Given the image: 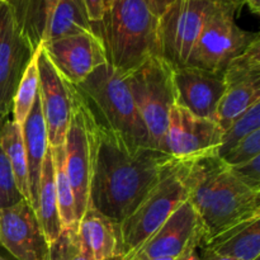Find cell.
I'll list each match as a JSON object with an SVG mask.
<instances>
[{
  "instance_id": "cell-7",
  "label": "cell",
  "mask_w": 260,
  "mask_h": 260,
  "mask_svg": "<svg viewBox=\"0 0 260 260\" xmlns=\"http://www.w3.org/2000/svg\"><path fill=\"white\" fill-rule=\"evenodd\" d=\"M183 162L162 178L136 210L118 225L119 256L124 260L139 250L173 212L188 201L182 178Z\"/></svg>"
},
{
  "instance_id": "cell-42",
  "label": "cell",
  "mask_w": 260,
  "mask_h": 260,
  "mask_svg": "<svg viewBox=\"0 0 260 260\" xmlns=\"http://www.w3.org/2000/svg\"><path fill=\"white\" fill-rule=\"evenodd\" d=\"M3 2H5V0H0V3H3Z\"/></svg>"
},
{
  "instance_id": "cell-5",
  "label": "cell",
  "mask_w": 260,
  "mask_h": 260,
  "mask_svg": "<svg viewBox=\"0 0 260 260\" xmlns=\"http://www.w3.org/2000/svg\"><path fill=\"white\" fill-rule=\"evenodd\" d=\"M172 63L152 56L126 74L127 83L154 149L160 150L175 104ZM161 151V150H160Z\"/></svg>"
},
{
  "instance_id": "cell-25",
  "label": "cell",
  "mask_w": 260,
  "mask_h": 260,
  "mask_svg": "<svg viewBox=\"0 0 260 260\" xmlns=\"http://www.w3.org/2000/svg\"><path fill=\"white\" fill-rule=\"evenodd\" d=\"M53 161V175H55L56 193H57L58 211H60L62 229L78 230V217L75 211V198L73 188L66 173L65 147H51Z\"/></svg>"
},
{
  "instance_id": "cell-34",
  "label": "cell",
  "mask_w": 260,
  "mask_h": 260,
  "mask_svg": "<svg viewBox=\"0 0 260 260\" xmlns=\"http://www.w3.org/2000/svg\"><path fill=\"white\" fill-rule=\"evenodd\" d=\"M147 2H149L150 7L154 10L155 14H156L157 17H160V15H161L162 13L175 2V0H147Z\"/></svg>"
},
{
  "instance_id": "cell-20",
  "label": "cell",
  "mask_w": 260,
  "mask_h": 260,
  "mask_svg": "<svg viewBox=\"0 0 260 260\" xmlns=\"http://www.w3.org/2000/svg\"><path fill=\"white\" fill-rule=\"evenodd\" d=\"M35 211L37 213L46 239L51 245L62 231V223H61L60 211H58L57 193H56L55 175H53L51 146L48 147L45 160H43Z\"/></svg>"
},
{
  "instance_id": "cell-14",
  "label": "cell",
  "mask_w": 260,
  "mask_h": 260,
  "mask_svg": "<svg viewBox=\"0 0 260 260\" xmlns=\"http://www.w3.org/2000/svg\"><path fill=\"white\" fill-rule=\"evenodd\" d=\"M41 47L56 70L73 85L108 62L103 42L94 32L47 41Z\"/></svg>"
},
{
  "instance_id": "cell-6",
  "label": "cell",
  "mask_w": 260,
  "mask_h": 260,
  "mask_svg": "<svg viewBox=\"0 0 260 260\" xmlns=\"http://www.w3.org/2000/svg\"><path fill=\"white\" fill-rule=\"evenodd\" d=\"M243 5V0L217 3L206 20L185 65L223 74L230 61L260 37L259 33L244 30L236 24L235 14Z\"/></svg>"
},
{
  "instance_id": "cell-32",
  "label": "cell",
  "mask_w": 260,
  "mask_h": 260,
  "mask_svg": "<svg viewBox=\"0 0 260 260\" xmlns=\"http://www.w3.org/2000/svg\"><path fill=\"white\" fill-rule=\"evenodd\" d=\"M231 169L248 187L260 190V155L243 164L231 167Z\"/></svg>"
},
{
  "instance_id": "cell-13",
  "label": "cell",
  "mask_w": 260,
  "mask_h": 260,
  "mask_svg": "<svg viewBox=\"0 0 260 260\" xmlns=\"http://www.w3.org/2000/svg\"><path fill=\"white\" fill-rule=\"evenodd\" d=\"M38 74L43 118L51 147L62 146L73 112V84L69 83L51 63L43 48L38 47Z\"/></svg>"
},
{
  "instance_id": "cell-11",
  "label": "cell",
  "mask_w": 260,
  "mask_h": 260,
  "mask_svg": "<svg viewBox=\"0 0 260 260\" xmlns=\"http://www.w3.org/2000/svg\"><path fill=\"white\" fill-rule=\"evenodd\" d=\"M35 52L9 5L0 3V128L9 119L18 84Z\"/></svg>"
},
{
  "instance_id": "cell-18",
  "label": "cell",
  "mask_w": 260,
  "mask_h": 260,
  "mask_svg": "<svg viewBox=\"0 0 260 260\" xmlns=\"http://www.w3.org/2000/svg\"><path fill=\"white\" fill-rule=\"evenodd\" d=\"M20 127H22L23 144H24L25 156H27L29 200L30 205L35 208L36 202H37L38 188H40L41 170H42L46 152L50 147L40 94H37V98L33 103L29 114Z\"/></svg>"
},
{
  "instance_id": "cell-12",
  "label": "cell",
  "mask_w": 260,
  "mask_h": 260,
  "mask_svg": "<svg viewBox=\"0 0 260 260\" xmlns=\"http://www.w3.org/2000/svg\"><path fill=\"white\" fill-rule=\"evenodd\" d=\"M0 245L17 260H50V243L27 200L0 210Z\"/></svg>"
},
{
  "instance_id": "cell-3",
  "label": "cell",
  "mask_w": 260,
  "mask_h": 260,
  "mask_svg": "<svg viewBox=\"0 0 260 260\" xmlns=\"http://www.w3.org/2000/svg\"><path fill=\"white\" fill-rule=\"evenodd\" d=\"M91 27L103 42L108 63L121 73L160 56L159 17L147 0H114Z\"/></svg>"
},
{
  "instance_id": "cell-23",
  "label": "cell",
  "mask_w": 260,
  "mask_h": 260,
  "mask_svg": "<svg viewBox=\"0 0 260 260\" xmlns=\"http://www.w3.org/2000/svg\"><path fill=\"white\" fill-rule=\"evenodd\" d=\"M0 146L9 160L20 194L30 203L27 156L23 144L22 127L13 119H7L0 128Z\"/></svg>"
},
{
  "instance_id": "cell-10",
  "label": "cell",
  "mask_w": 260,
  "mask_h": 260,
  "mask_svg": "<svg viewBox=\"0 0 260 260\" xmlns=\"http://www.w3.org/2000/svg\"><path fill=\"white\" fill-rule=\"evenodd\" d=\"M223 129L216 121L194 116L174 104L162 140L161 151L180 161L217 155L222 145Z\"/></svg>"
},
{
  "instance_id": "cell-1",
  "label": "cell",
  "mask_w": 260,
  "mask_h": 260,
  "mask_svg": "<svg viewBox=\"0 0 260 260\" xmlns=\"http://www.w3.org/2000/svg\"><path fill=\"white\" fill-rule=\"evenodd\" d=\"M180 160L132 142L94 121L89 205L119 225Z\"/></svg>"
},
{
  "instance_id": "cell-16",
  "label": "cell",
  "mask_w": 260,
  "mask_h": 260,
  "mask_svg": "<svg viewBox=\"0 0 260 260\" xmlns=\"http://www.w3.org/2000/svg\"><path fill=\"white\" fill-rule=\"evenodd\" d=\"M175 104L194 116L216 121L218 103L226 91L223 74L193 66L173 68Z\"/></svg>"
},
{
  "instance_id": "cell-15",
  "label": "cell",
  "mask_w": 260,
  "mask_h": 260,
  "mask_svg": "<svg viewBox=\"0 0 260 260\" xmlns=\"http://www.w3.org/2000/svg\"><path fill=\"white\" fill-rule=\"evenodd\" d=\"M201 241L202 229L200 218L192 205L185 201L160 226L159 230L127 260H144L160 256L178 258L190 246L200 248Z\"/></svg>"
},
{
  "instance_id": "cell-41",
  "label": "cell",
  "mask_w": 260,
  "mask_h": 260,
  "mask_svg": "<svg viewBox=\"0 0 260 260\" xmlns=\"http://www.w3.org/2000/svg\"><path fill=\"white\" fill-rule=\"evenodd\" d=\"M0 260H7V259H5V258H3V256L0 255Z\"/></svg>"
},
{
  "instance_id": "cell-4",
  "label": "cell",
  "mask_w": 260,
  "mask_h": 260,
  "mask_svg": "<svg viewBox=\"0 0 260 260\" xmlns=\"http://www.w3.org/2000/svg\"><path fill=\"white\" fill-rule=\"evenodd\" d=\"M74 88L99 126L118 132L135 144L152 147L149 132L132 98L126 74L107 62Z\"/></svg>"
},
{
  "instance_id": "cell-33",
  "label": "cell",
  "mask_w": 260,
  "mask_h": 260,
  "mask_svg": "<svg viewBox=\"0 0 260 260\" xmlns=\"http://www.w3.org/2000/svg\"><path fill=\"white\" fill-rule=\"evenodd\" d=\"M85 4L88 17L91 23H96L102 20L104 15V4L103 0H83Z\"/></svg>"
},
{
  "instance_id": "cell-21",
  "label": "cell",
  "mask_w": 260,
  "mask_h": 260,
  "mask_svg": "<svg viewBox=\"0 0 260 260\" xmlns=\"http://www.w3.org/2000/svg\"><path fill=\"white\" fill-rule=\"evenodd\" d=\"M58 0H5L15 22L35 50L46 40L51 15Z\"/></svg>"
},
{
  "instance_id": "cell-26",
  "label": "cell",
  "mask_w": 260,
  "mask_h": 260,
  "mask_svg": "<svg viewBox=\"0 0 260 260\" xmlns=\"http://www.w3.org/2000/svg\"><path fill=\"white\" fill-rule=\"evenodd\" d=\"M40 89V74H38V50L30 58L13 98L12 114L13 121L22 126L32 109Z\"/></svg>"
},
{
  "instance_id": "cell-8",
  "label": "cell",
  "mask_w": 260,
  "mask_h": 260,
  "mask_svg": "<svg viewBox=\"0 0 260 260\" xmlns=\"http://www.w3.org/2000/svg\"><path fill=\"white\" fill-rule=\"evenodd\" d=\"M220 0H175L159 17L160 56L173 66H184Z\"/></svg>"
},
{
  "instance_id": "cell-31",
  "label": "cell",
  "mask_w": 260,
  "mask_h": 260,
  "mask_svg": "<svg viewBox=\"0 0 260 260\" xmlns=\"http://www.w3.org/2000/svg\"><path fill=\"white\" fill-rule=\"evenodd\" d=\"M258 155H260V129L241 140L230 151L221 156V159L229 167H235L254 159Z\"/></svg>"
},
{
  "instance_id": "cell-28",
  "label": "cell",
  "mask_w": 260,
  "mask_h": 260,
  "mask_svg": "<svg viewBox=\"0 0 260 260\" xmlns=\"http://www.w3.org/2000/svg\"><path fill=\"white\" fill-rule=\"evenodd\" d=\"M256 129H260V102L246 109L243 114L235 118L233 123L223 131L222 145L217 152V156L221 157L230 151L236 144L253 134Z\"/></svg>"
},
{
  "instance_id": "cell-40",
  "label": "cell",
  "mask_w": 260,
  "mask_h": 260,
  "mask_svg": "<svg viewBox=\"0 0 260 260\" xmlns=\"http://www.w3.org/2000/svg\"><path fill=\"white\" fill-rule=\"evenodd\" d=\"M111 260H124V259L122 258V256H116V258H113V259H111Z\"/></svg>"
},
{
  "instance_id": "cell-24",
  "label": "cell",
  "mask_w": 260,
  "mask_h": 260,
  "mask_svg": "<svg viewBox=\"0 0 260 260\" xmlns=\"http://www.w3.org/2000/svg\"><path fill=\"white\" fill-rule=\"evenodd\" d=\"M258 102H260V81L228 88L218 103L216 122L225 131L234 119Z\"/></svg>"
},
{
  "instance_id": "cell-36",
  "label": "cell",
  "mask_w": 260,
  "mask_h": 260,
  "mask_svg": "<svg viewBox=\"0 0 260 260\" xmlns=\"http://www.w3.org/2000/svg\"><path fill=\"white\" fill-rule=\"evenodd\" d=\"M244 4H246L253 14H260V0H243Z\"/></svg>"
},
{
  "instance_id": "cell-38",
  "label": "cell",
  "mask_w": 260,
  "mask_h": 260,
  "mask_svg": "<svg viewBox=\"0 0 260 260\" xmlns=\"http://www.w3.org/2000/svg\"><path fill=\"white\" fill-rule=\"evenodd\" d=\"M144 260H177V258H170V256H160V258H150Z\"/></svg>"
},
{
  "instance_id": "cell-27",
  "label": "cell",
  "mask_w": 260,
  "mask_h": 260,
  "mask_svg": "<svg viewBox=\"0 0 260 260\" xmlns=\"http://www.w3.org/2000/svg\"><path fill=\"white\" fill-rule=\"evenodd\" d=\"M226 89L246 83L260 81V37L243 53L230 61L223 71Z\"/></svg>"
},
{
  "instance_id": "cell-9",
  "label": "cell",
  "mask_w": 260,
  "mask_h": 260,
  "mask_svg": "<svg viewBox=\"0 0 260 260\" xmlns=\"http://www.w3.org/2000/svg\"><path fill=\"white\" fill-rule=\"evenodd\" d=\"M63 147L66 173L73 188L79 223L89 205L94 152V119L74 85L73 112Z\"/></svg>"
},
{
  "instance_id": "cell-2",
  "label": "cell",
  "mask_w": 260,
  "mask_h": 260,
  "mask_svg": "<svg viewBox=\"0 0 260 260\" xmlns=\"http://www.w3.org/2000/svg\"><path fill=\"white\" fill-rule=\"evenodd\" d=\"M182 178L188 202L200 218L201 245L233 226L260 217V190L241 182L217 155L184 161Z\"/></svg>"
},
{
  "instance_id": "cell-35",
  "label": "cell",
  "mask_w": 260,
  "mask_h": 260,
  "mask_svg": "<svg viewBox=\"0 0 260 260\" xmlns=\"http://www.w3.org/2000/svg\"><path fill=\"white\" fill-rule=\"evenodd\" d=\"M197 248L198 246H190L182 255L178 256L177 260H202L197 254Z\"/></svg>"
},
{
  "instance_id": "cell-37",
  "label": "cell",
  "mask_w": 260,
  "mask_h": 260,
  "mask_svg": "<svg viewBox=\"0 0 260 260\" xmlns=\"http://www.w3.org/2000/svg\"><path fill=\"white\" fill-rule=\"evenodd\" d=\"M202 260H235L231 258H225V256H203Z\"/></svg>"
},
{
  "instance_id": "cell-22",
  "label": "cell",
  "mask_w": 260,
  "mask_h": 260,
  "mask_svg": "<svg viewBox=\"0 0 260 260\" xmlns=\"http://www.w3.org/2000/svg\"><path fill=\"white\" fill-rule=\"evenodd\" d=\"M91 32L93 27L83 0H58L51 15L45 42Z\"/></svg>"
},
{
  "instance_id": "cell-30",
  "label": "cell",
  "mask_w": 260,
  "mask_h": 260,
  "mask_svg": "<svg viewBox=\"0 0 260 260\" xmlns=\"http://www.w3.org/2000/svg\"><path fill=\"white\" fill-rule=\"evenodd\" d=\"M22 200L24 198L18 189L9 160L0 146V210L12 207Z\"/></svg>"
},
{
  "instance_id": "cell-29",
  "label": "cell",
  "mask_w": 260,
  "mask_h": 260,
  "mask_svg": "<svg viewBox=\"0 0 260 260\" xmlns=\"http://www.w3.org/2000/svg\"><path fill=\"white\" fill-rule=\"evenodd\" d=\"M50 260H94L81 241L78 230L62 229L58 238L50 245Z\"/></svg>"
},
{
  "instance_id": "cell-39",
  "label": "cell",
  "mask_w": 260,
  "mask_h": 260,
  "mask_svg": "<svg viewBox=\"0 0 260 260\" xmlns=\"http://www.w3.org/2000/svg\"><path fill=\"white\" fill-rule=\"evenodd\" d=\"M114 0H103V4H104V10L107 9V8L111 7V4L113 3Z\"/></svg>"
},
{
  "instance_id": "cell-19",
  "label": "cell",
  "mask_w": 260,
  "mask_h": 260,
  "mask_svg": "<svg viewBox=\"0 0 260 260\" xmlns=\"http://www.w3.org/2000/svg\"><path fill=\"white\" fill-rule=\"evenodd\" d=\"M78 234L94 260H111L119 256L118 225L91 206L79 220Z\"/></svg>"
},
{
  "instance_id": "cell-17",
  "label": "cell",
  "mask_w": 260,
  "mask_h": 260,
  "mask_svg": "<svg viewBox=\"0 0 260 260\" xmlns=\"http://www.w3.org/2000/svg\"><path fill=\"white\" fill-rule=\"evenodd\" d=\"M203 256H225L235 260H259L260 217L244 221L200 246Z\"/></svg>"
}]
</instances>
